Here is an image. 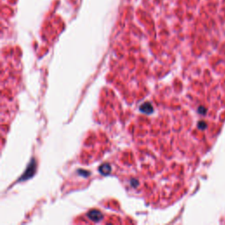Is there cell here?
<instances>
[{"label": "cell", "mask_w": 225, "mask_h": 225, "mask_svg": "<svg viewBox=\"0 0 225 225\" xmlns=\"http://www.w3.org/2000/svg\"><path fill=\"white\" fill-rule=\"evenodd\" d=\"M206 127H207V123L204 122V121H200L199 123H198V127L200 128V129H205Z\"/></svg>", "instance_id": "5"}, {"label": "cell", "mask_w": 225, "mask_h": 225, "mask_svg": "<svg viewBox=\"0 0 225 225\" xmlns=\"http://www.w3.org/2000/svg\"><path fill=\"white\" fill-rule=\"evenodd\" d=\"M206 111H207V109L203 108V107H200L198 108V113L201 114H205Z\"/></svg>", "instance_id": "6"}, {"label": "cell", "mask_w": 225, "mask_h": 225, "mask_svg": "<svg viewBox=\"0 0 225 225\" xmlns=\"http://www.w3.org/2000/svg\"><path fill=\"white\" fill-rule=\"evenodd\" d=\"M140 110L143 114H151L153 112V107H152V105L149 102H145V103H143L141 106Z\"/></svg>", "instance_id": "2"}, {"label": "cell", "mask_w": 225, "mask_h": 225, "mask_svg": "<svg viewBox=\"0 0 225 225\" xmlns=\"http://www.w3.org/2000/svg\"><path fill=\"white\" fill-rule=\"evenodd\" d=\"M99 172H100L101 174H104V175H107L108 173H110V172H111V166H110V165H108V164L102 165L101 166L99 167Z\"/></svg>", "instance_id": "4"}, {"label": "cell", "mask_w": 225, "mask_h": 225, "mask_svg": "<svg viewBox=\"0 0 225 225\" xmlns=\"http://www.w3.org/2000/svg\"><path fill=\"white\" fill-rule=\"evenodd\" d=\"M87 216H88L92 221H93V222H98V221H100L103 218L102 213L100 211H98V210L90 211L88 214H87Z\"/></svg>", "instance_id": "1"}, {"label": "cell", "mask_w": 225, "mask_h": 225, "mask_svg": "<svg viewBox=\"0 0 225 225\" xmlns=\"http://www.w3.org/2000/svg\"><path fill=\"white\" fill-rule=\"evenodd\" d=\"M34 169H35V166H34V162H32V163L30 164V166L27 167V172L24 173L22 179H26V178H27L32 177V175H33V174H34Z\"/></svg>", "instance_id": "3"}]
</instances>
